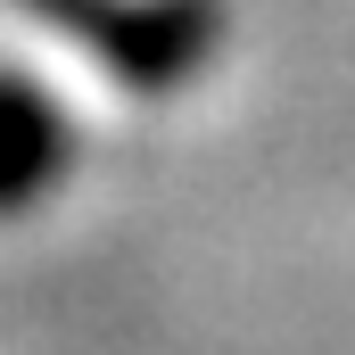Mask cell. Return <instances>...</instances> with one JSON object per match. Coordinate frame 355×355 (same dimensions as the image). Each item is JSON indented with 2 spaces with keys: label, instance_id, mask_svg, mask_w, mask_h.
<instances>
[]
</instances>
